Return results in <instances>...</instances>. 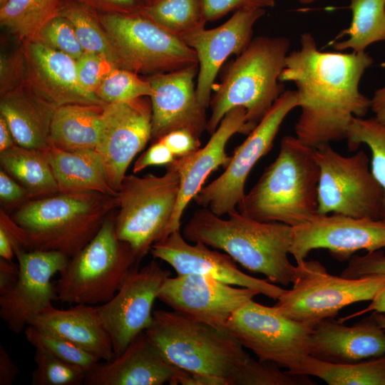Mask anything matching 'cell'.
Returning <instances> with one entry per match:
<instances>
[{
	"label": "cell",
	"mask_w": 385,
	"mask_h": 385,
	"mask_svg": "<svg viewBox=\"0 0 385 385\" xmlns=\"http://www.w3.org/2000/svg\"><path fill=\"white\" fill-rule=\"evenodd\" d=\"M198 66L145 78L153 93L151 139L155 142L167 133L179 129L200 138L207 130L206 108L198 101L194 79Z\"/></svg>",
	"instance_id": "d6986e66"
},
{
	"label": "cell",
	"mask_w": 385,
	"mask_h": 385,
	"mask_svg": "<svg viewBox=\"0 0 385 385\" xmlns=\"http://www.w3.org/2000/svg\"><path fill=\"white\" fill-rule=\"evenodd\" d=\"M76 63L77 76L81 86L88 92L96 95L103 78L113 68L116 67L104 57L86 51L76 60Z\"/></svg>",
	"instance_id": "b9f144b4"
},
{
	"label": "cell",
	"mask_w": 385,
	"mask_h": 385,
	"mask_svg": "<svg viewBox=\"0 0 385 385\" xmlns=\"http://www.w3.org/2000/svg\"><path fill=\"white\" fill-rule=\"evenodd\" d=\"M82 3L92 9L102 10L103 13L140 14L148 5L147 0H72Z\"/></svg>",
	"instance_id": "7dc6e473"
},
{
	"label": "cell",
	"mask_w": 385,
	"mask_h": 385,
	"mask_svg": "<svg viewBox=\"0 0 385 385\" xmlns=\"http://www.w3.org/2000/svg\"><path fill=\"white\" fill-rule=\"evenodd\" d=\"M21 51L24 85L42 99L56 108L73 103L107 104L81 86L72 57L36 39L24 41Z\"/></svg>",
	"instance_id": "7402d4cb"
},
{
	"label": "cell",
	"mask_w": 385,
	"mask_h": 385,
	"mask_svg": "<svg viewBox=\"0 0 385 385\" xmlns=\"http://www.w3.org/2000/svg\"><path fill=\"white\" fill-rule=\"evenodd\" d=\"M106 105L66 104L53 115L49 144L63 150L96 149Z\"/></svg>",
	"instance_id": "f1b7e54d"
},
{
	"label": "cell",
	"mask_w": 385,
	"mask_h": 385,
	"mask_svg": "<svg viewBox=\"0 0 385 385\" xmlns=\"http://www.w3.org/2000/svg\"><path fill=\"white\" fill-rule=\"evenodd\" d=\"M122 68L150 76L198 66L195 51L182 39L140 14H97Z\"/></svg>",
	"instance_id": "30bf717a"
},
{
	"label": "cell",
	"mask_w": 385,
	"mask_h": 385,
	"mask_svg": "<svg viewBox=\"0 0 385 385\" xmlns=\"http://www.w3.org/2000/svg\"><path fill=\"white\" fill-rule=\"evenodd\" d=\"M348 148L354 151L361 145L370 150L371 173L384 191V202L381 219L385 220V125L374 118L354 117L349 127Z\"/></svg>",
	"instance_id": "d590c367"
},
{
	"label": "cell",
	"mask_w": 385,
	"mask_h": 385,
	"mask_svg": "<svg viewBox=\"0 0 385 385\" xmlns=\"http://www.w3.org/2000/svg\"><path fill=\"white\" fill-rule=\"evenodd\" d=\"M145 333L165 359L189 372L230 379L250 356L229 331L155 310Z\"/></svg>",
	"instance_id": "8992f818"
},
{
	"label": "cell",
	"mask_w": 385,
	"mask_h": 385,
	"mask_svg": "<svg viewBox=\"0 0 385 385\" xmlns=\"http://www.w3.org/2000/svg\"><path fill=\"white\" fill-rule=\"evenodd\" d=\"M299 106L297 91L285 90L244 142L235 148L225 171L195 196L196 204L221 217L236 210L245 194V185L250 171L272 148L287 114Z\"/></svg>",
	"instance_id": "4fadbf2b"
},
{
	"label": "cell",
	"mask_w": 385,
	"mask_h": 385,
	"mask_svg": "<svg viewBox=\"0 0 385 385\" xmlns=\"http://www.w3.org/2000/svg\"><path fill=\"white\" fill-rule=\"evenodd\" d=\"M56 108L25 85L1 96L0 115L15 143L26 148L43 151L48 147Z\"/></svg>",
	"instance_id": "4316f807"
},
{
	"label": "cell",
	"mask_w": 385,
	"mask_h": 385,
	"mask_svg": "<svg viewBox=\"0 0 385 385\" xmlns=\"http://www.w3.org/2000/svg\"><path fill=\"white\" fill-rule=\"evenodd\" d=\"M150 252L154 258L169 264L178 274L210 276L228 284L252 289L274 300L284 291L266 280L242 272L227 254L211 250L200 242L188 243L180 230L155 242Z\"/></svg>",
	"instance_id": "44dd1931"
},
{
	"label": "cell",
	"mask_w": 385,
	"mask_h": 385,
	"mask_svg": "<svg viewBox=\"0 0 385 385\" xmlns=\"http://www.w3.org/2000/svg\"><path fill=\"white\" fill-rule=\"evenodd\" d=\"M157 0H147L148 5L155 2Z\"/></svg>",
	"instance_id": "6125c7cd"
},
{
	"label": "cell",
	"mask_w": 385,
	"mask_h": 385,
	"mask_svg": "<svg viewBox=\"0 0 385 385\" xmlns=\"http://www.w3.org/2000/svg\"><path fill=\"white\" fill-rule=\"evenodd\" d=\"M65 0H7L0 6L1 25L24 41L36 38L58 15Z\"/></svg>",
	"instance_id": "d6a6232c"
},
{
	"label": "cell",
	"mask_w": 385,
	"mask_h": 385,
	"mask_svg": "<svg viewBox=\"0 0 385 385\" xmlns=\"http://www.w3.org/2000/svg\"><path fill=\"white\" fill-rule=\"evenodd\" d=\"M385 354V331L371 317L353 326L327 319L316 324L309 355L333 363H354Z\"/></svg>",
	"instance_id": "d4e9b609"
},
{
	"label": "cell",
	"mask_w": 385,
	"mask_h": 385,
	"mask_svg": "<svg viewBox=\"0 0 385 385\" xmlns=\"http://www.w3.org/2000/svg\"><path fill=\"white\" fill-rule=\"evenodd\" d=\"M19 275V265L0 257V295L7 293L14 287Z\"/></svg>",
	"instance_id": "816d5d0a"
},
{
	"label": "cell",
	"mask_w": 385,
	"mask_h": 385,
	"mask_svg": "<svg viewBox=\"0 0 385 385\" xmlns=\"http://www.w3.org/2000/svg\"><path fill=\"white\" fill-rule=\"evenodd\" d=\"M181 385H230L227 379L213 375L183 371L176 381Z\"/></svg>",
	"instance_id": "f907efd6"
},
{
	"label": "cell",
	"mask_w": 385,
	"mask_h": 385,
	"mask_svg": "<svg viewBox=\"0 0 385 385\" xmlns=\"http://www.w3.org/2000/svg\"><path fill=\"white\" fill-rule=\"evenodd\" d=\"M140 14L182 40L205 29L207 22L200 0H157Z\"/></svg>",
	"instance_id": "836d02e7"
},
{
	"label": "cell",
	"mask_w": 385,
	"mask_h": 385,
	"mask_svg": "<svg viewBox=\"0 0 385 385\" xmlns=\"http://www.w3.org/2000/svg\"><path fill=\"white\" fill-rule=\"evenodd\" d=\"M28 325L62 337L100 359L110 361L115 357L98 307L76 304L66 309H59L51 305L33 317Z\"/></svg>",
	"instance_id": "484cf974"
},
{
	"label": "cell",
	"mask_w": 385,
	"mask_h": 385,
	"mask_svg": "<svg viewBox=\"0 0 385 385\" xmlns=\"http://www.w3.org/2000/svg\"><path fill=\"white\" fill-rule=\"evenodd\" d=\"M19 369L11 356L0 345V385H11L18 374Z\"/></svg>",
	"instance_id": "f5cc1de1"
},
{
	"label": "cell",
	"mask_w": 385,
	"mask_h": 385,
	"mask_svg": "<svg viewBox=\"0 0 385 385\" xmlns=\"http://www.w3.org/2000/svg\"><path fill=\"white\" fill-rule=\"evenodd\" d=\"M230 385H312L308 376L282 371L277 365L250 356L230 379Z\"/></svg>",
	"instance_id": "f35d334b"
},
{
	"label": "cell",
	"mask_w": 385,
	"mask_h": 385,
	"mask_svg": "<svg viewBox=\"0 0 385 385\" xmlns=\"http://www.w3.org/2000/svg\"><path fill=\"white\" fill-rule=\"evenodd\" d=\"M0 163L3 170L26 190L29 200L59 192L43 150L15 144L0 152Z\"/></svg>",
	"instance_id": "f546056e"
},
{
	"label": "cell",
	"mask_w": 385,
	"mask_h": 385,
	"mask_svg": "<svg viewBox=\"0 0 385 385\" xmlns=\"http://www.w3.org/2000/svg\"><path fill=\"white\" fill-rule=\"evenodd\" d=\"M314 155L319 168L318 214L381 219L384 191L364 151L346 157L327 144L314 148Z\"/></svg>",
	"instance_id": "8fae6325"
},
{
	"label": "cell",
	"mask_w": 385,
	"mask_h": 385,
	"mask_svg": "<svg viewBox=\"0 0 385 385\" xmlns=\"http://www.w3.org/2000/svg\"><path fill=\"white\" fill-rule=\"evenodd\" d=\"M152 93L146 78L131 71L114 67L103 78L96 93L105 103H112L150 97Z\"/></svg>",
	"instance_id": "74e56055"
},
{
	"label": "cell",
	"mask_w": 385,
	"mask_h": 385,
	"mask_svg": "<svg viewBox=\"0 0 385 385\" xmlns=\"http://www.w3.org/2000/svg\"><path fill=\"white\" fill-rule=\"evenodd\" d=\"M257 294L252 289L235 287L210 276L190 274L168 277L158 299L190 320L228 331L233 314Z\"/></svg>",
	"instance_id": "2e32d148"
},
{
	"label": "cell",
	"mask_w": 385,
	"mask_h": 385,
	"mask_svg": "<svg viewBox=\"0 0 385 385\" xmlns=\"http://www.w3.org/2000/svg\"><path fill=\"white\" fill-rule=\"evenodd\" d=\"M290 42L283 36H257L230 62L210 100L207 131L212 135L226 113L236 107L246 110L252 130L285 91L279 77L284 68Z\"/></svg>",
	"instance_id": "5b68a950"
},
{
	"label": "cell",
	"mask_w": 385,
	"mask_h": 385,
	"mask_svg": "<svg viewBox=\"0 0 385 385\" xmlns=\"http://www.w3.org/2000/svg\"><path fill=\"white\" fill-rule=\"evenodd\" d=\"M371 317L376 324L385 331V314L374 312Z\"/></svg>",
	"instance_id": "680465c9"
},
{
	"label": "cell",
	"mask_w": 385,
	"mask_h": 385,
	"mask_svg": "<svg viewBox=\"0 0 385 385\" xmlns=\"http://www.w3.org/2000/svg\"><path fill=\"white\" fill-rule=\"evenodd\" d=\"M200 3L205 20L212 21L232 11L274 7L275 0H200Z\"/></svg>",
	"instance_id": "ee69618b"
},
{
	"label": "cell",
	"mask_w": 385,
	"mask_h": 385,
	"mask_svg": "<svg viewBox=\"0 0 385 385\" xmlns=\"http://www.w3.org/2000/svg\"><path fill=\"white\" fill-rule=\"evenodd\" d=\"M227 215L223 219L207 208L197 210L185 225L183 236L224 251L247 270L262 274L272 282L292 284L296 266L288 258L292 227L258 221L237 210Z\"/></svg>",
	"instance_id": "3957f363"
},
{
	"label": "cell",
	"mask_w": 385,
	"mask_h": 385,
	"mask_svg": "<svg viewBox=\"0 0 385 385\" xmlns=\"http://www.w3.org/2000/svg\"><path fill=\"white\" fill-rule=\"evenodd\" d=\"M58 15L71 23L84 51L100 55L121 68L112 42L92 9L76 1L65 0Z\"/></svg>",
	"instance_id": "e575fe53"
},
{
	"label": "cell",
	"mask_w": 385,
	"mask_h": 385,
	"mask_svg": "<svg viewBox=\"0 0 385 385\" xmlns=\"http://www.w3.org/2000/svg\"><path fill=\"white\" fill-rule=\"evenodd\" d=\"M111 215L59 273L55 285L57 300L68 304H103L113 297L136 267L140 261L130 247L118 238Z\"/></svg>",
	"instance_id": "52a82bcc"
},
{
	"label": "cell",
	"mask_w": 385,
	"mask_h": 385,
	"mask_svg": "<svg viewBox=\"0 0 385 385\" xmlns=\"http://www.w3.org/2000/svg\"><path fill=\"white\" fill-rule=\"evenodd\" d=\"M265 14L262 8L240 9L220 26L202 29L183 38L197 57L196 95L205 108L210 106L211 92L220 68L230 56H239L248 46L252 40L253 26Z\"/></svg>",
	"instance_id": "ffe728a7"
},
{
	"label": "cell",
	"mask_w": 385,
	"mask_h": 385,
	"mask_svg": "<svg viewBox=\"0 0 385 385\" xmlns=\"http://www.w3.org/2000/svg\"><path fill=\"white\" fill-rule=\"evenodd\" d=\"M158 140L170 149L175 158L188 155L200 148V138L185 129L173 130Z\"/></svg>",
	"instance_id": "bcb514c9"
},
{
	"label": "cell",
	"mask_w": 385,
	"mask_h": 385,
	"mask_svg": "<svg viewBox=\"0 0 385 385\" xmlns=\"http://www.w3.org/2000/svg\"><path fill=\"white\" fill-rule=\"evenodd\" d=\"M316 1H317V0H299V1L301 4H311V3L314 2Z\"/></svg>",
	"instance_id": "91938a15"
},
{
	"label": "cell",
	"mask_w": 385,
	"mask_h": 385,
	"mask_svg": "<svg viewBox=\"0 0 385 385\" xmlns=\"http://www.w3.org/2000/svg\"><path fill=\"white\" fill-rule=\"evenodd\" d=\"M34 39L52 49L68 55L75 60L84 53L73 25L68 19L61 15L48 21Z\"/></svg>",
	"instance_id": "60d3db41"
},
{
	"label": "cell",
	"mask_w": 385,
	"mask_h": 385,
	"mask_svg": "<svg viewBox=\"0 0 385 385\" xmlns=\"http://www.w3.org/2000/svg\"><path fill=\"white\" fill-rule=\"evenodd\" d=\"M7 0H0V6L4 5L6 2Z\"/></svg>",
	"instance_id": "94428289"
},
{
	"label": "cell",
	"mask_w": 385,
	"mask_h": 385,
	"mask_svg": "<svg viewBox=\"0 0 385 385\" xmlns=\"http://www.w3.org/2000/svg\"><path fill=\"white\" fill-rule=\"evenodd\" d=\"M24 334L27 341L35 348L43 349L65 361L77 366L83 369L86 374L101 360L81 346L34 326L28 325L24 329Z\"/></svg>",
	"instance_id": "8d00e7d4"
},
{
	"label": "cell",
	"mask_w": 385,
	"mask_h": 385,
	"mask_svg": "<svg viewBox=\"0 0 385 385\" xmlns=\"http://www.w3.org/2000/svg\"><path fill=\"white\" fill-rule=\"evenodd\" d=\"M294 374L316 376L329 385H385V354L354 363H333L310 355Z\"/></svg>",
	"instance_id": "4dcf8cb0"
},
{
	"label": "cell",
	"mask_w": 385,
	"mask_h": 385,
	"mask_svg": "<svg viewBox=\"0 0 385 385\" xmlns=\"http://www.w3.org/2000/svg\"><path fill=\"white\" fill-rule=\"evenodd\" d=\"M385 247V220L354 217L341 214H317L292 227L289 254L296 264L306 260L316 249H326L339 261H345L359 250L367 252Z\"/></svg>",
	"instance_id": "9a60e30c"
},
{
	"label": "cell",
	"mask_w": 385,
	"mask_h": 385,
	"mask_svg": "<svg viewBox=\"0 0 385 385\" xmlns=\"http://www.w3.org/2000/svg\"><path fill=\"white\" fill-rule=\"evenodd\" d=\"M180 186L179 173L173 162L161 176L125 175L123 179L115 230L139 261L155 242L168 236Z\"/></svg>",
	"instance_id": "ba28073f"
},
{
	"label": "cell",
	"mask_w": 385,
	"mask_h": 385,
	"mask_svg": "<svg viewBox=\"0 0 385 385\" xmlns=\"http://www.w3.org/2000/svg\"><path fill=\"white\" fill-rule=\"evenodd\" d=\"M183 372L165 359L144 331L120 355L98 363L86 374L84 384L175 385Z\"/></svg>",
	"instance_id": "cb8c5ba5"
},
{
	"label": "cell",
	"mask_w": 385,
	"mask_h": 385,
	"mask_svg": "<svg viewBox=\"0 0 385 385\" xmlns=\"http://www.w3.org/2000/svg\"><path fill=\"white\" fill-rule=\"evenodd\" d=\"M369 312L385 314V286L379 292V293L375 297V298L371 301V303L369 304V306L366 308H365L364 309L361 311H359V312L352 314L348 317H345L342 319H340L339 322H344L348 319H350L353 317L367 313Z\"/></svg>",
	"instance_id": "11a10c76"
},
{
	"label": "cell",
	"mask_w": 385,
	"mask_h": 385,
	"mask_svg": "<svg viewBox=\"0 0 385 385\" xmlns=\"http://www.w3.org/2000/svg\"><path fill=\"white\" fill-rule=\"evenodd\" d=\"M376 274H385V255L381 250L353 255L340 275L353 279Z\"/></svg>",
	"instance_id": "7bdbcfd3"
},
{
	"label": "cell",
	"mask_w": 385,
	"mask_h": 385,
	"mask_svg": "<svg viewBox=\"0 0 385 385\" xmlns=\"http://www.w3.org/2000/svg\"><path fill=\"white\" fill-rule=\"evenodd\" d=\"M352 19L349 28L337 38L347 35V39L332 42L337 51L351 48L352 52H364L371 44L385 41V0H351Z\"/></svg>",
	"instance_id": "1f68e13d"
},
{
	"label": "cell",
	"mask_w": 385,
	"mask_h": 385,
	"mask_svg": "<svg viewBox=\"0 0 385 385\" xmlns=\"http://www.w3.org/2000/svg\"><path fill=\"white\" fill-rule=\"evenodd\" d=\"M370 108L375 114L374 118L385 125V86L374 92Z\"/></svg>",
	"instance_id": "db71d44e"
},
{
	"label": "cell",
	"mask_w": 385,
	"mask_h": 385,
	"mask_svg": "<svg viewBox=\"0 0 385 385\" xmlns=\"http://www.w3.org/2000/svg\"><path fill=\"white\" fill-rule=\"evenodd\" d=\"M170 275L155 260L134 268L112 299L98 307L115 356L153 323L154 302Z\"/></svg>",
	"instance_id": "5bb4252c"
},
{
	"label": "cell",
	"mask_w": 385,
	"mask_h": 385,
	"mask_svg": "<svg viewBox=\"0 0 385 385\" xmlns=\"http://www.w3.org/2000/svg\"><path fill=\"white\" fill-rule=\"evenodd\" d=\"M373 62L365 51H322L310 33L302 34L300 48L287 54L279 77L297 87L301 113L296 137L313 148L346 139L353 118L370 108L371 99L359 86Z\"/></svg>",
	"instance_id": "6da1fadb"
},
{
	"label": "cell",
	"mask_w": 385,
	"mask_h": 385,
	"mask_svg": "<svg viewBox=\"0 0 385 385\" xmlns=\"http://www.w3.org/2000/svg\"><path fill=\"white\" fill-rule=\"evenodd\" d=\"M175 157L170 149L160 140L153 142L152 145L143 153L133 166V173H137L147 167L153 165L165 166L171 163Z\"/></svg>",
	"instance_id": "c3c4849f"
},
{
	"label": "cell",
	"mask_w": 385,
	"mask_h": 385,
	"mask_svg": "<svg viewBox=\"0 0 385 385\" xmlns=\"http://www.w3.org/2000/svg\"><path fill=\"white\" fill-rule=\"evenodd\" d=\"M292 284L274 307L292 319L314 326L346 306L373 300L385 286V274L346 278L329 274L318 261L304 260L296 265Z\"/></svg>",
	"instance_id": "9c48e42d"
},
{
	"label": "cell",
	"mask_w": 385,
	"mask_h": 385,
	"mask_svg": "<svg viewBox=\"0 0 385 385\" xmlns=\"http://www.w3.org/2000/svg\"><path fill=\"white\" fill-rule=\"evenodd\" d=\"M118 197L97 192H57L26 200L11 216L1 211V225L16 250H54L69 257L97 234Z\"/></svg>",
	"instance_id": "7a4b0ae2"
},
{
	"label": "cell",
	"mask_w": 385,
	"mask_h": 385,
	"mask_svg": "<svg viewBox=\"0 0 385 385\" xmlns=\"http://www.w3.org/2000/svg\"><path fill=\"white\" fill-rule=\"evenodd\" d=\"M16 143L6 120L0 115V152L4 151Z\"/></svg>",
	"instance_id": "6f0895ef"
},
{
	"label": "cell",
	"mask_w": 385,
	"mask_h": 385,
	"mask_svg": "<svg viewBox=\"0 0 385 385\" xmlns=\"http://www.w3.org/2000/svg\"><path fill=\"white\" fill-rule=\"evenodd\" d=\"M25 83L24 58L21 51L14 57L1 58V94H4Z\"/></svg>",
	"instance_id": "f6af8a7d"
},
{
	"label": "cell",
	"mask_w": 385,
	"mask_h": 385,
	"mask_svg": "<svg viewBox=\"0 0 385 385\" xmlns=\"http://www.w3.org/2000/svg\"><path fill=\"white\" fill-rule=\"evenodd\" d=\"M43 152L59 192H97L118 195L108 184L102 160L96 149L63 150L49 144Z\"/></svg>",
	"instance_id": "83f0119b"
},
{
	"label": "cell",
	"mask_w": 385,
	"mask_h": 385,
	"mask_svg": "<svg viewBox=\"0 0 385 385\" xmlns=\"http://www.w3.org/2000/svg\"><path fill=\"white\" fill-rule=\"evenodd\" d=\"M314 150L296 136L283 137L277 158L245 194L237 210L258 221L291 227L317 215L319 168Z\"/></svg>",
	"instance_id": "277c9868"
},
{
	"label": "cell",
	"mask_w": 385,
	"mask_h": 385,
	"mask_svg": "<svg viewBox=\"0 0 385 385\" xmlns=\"http://www.w3.org/2000/svg\"><path fill=\"white\" fill-rule=\"evenodd\" d=\"M0 198L4 203L29 200L26 190L3 169L0 171Z\"/></svg>",
	"instance_id": "681fc988"
},
{
	"label": "cell",
	"mask_w": 385,
	"mask_h": 385,
	"mask_svg": "<svg viewBox=\"0 0 385 385\" xmlns=\"http://www.w3.org/2000/svg\"><path fill=\"white\" fill-rule=\"evenodd\" d=\"M19 275L14 287L0 295V317L8 329L19 334L30 319L57 300L52 277L66 267L69 257L54 250H15Z\"/></svg>",
	"instance_id": "ac0fdd59"
},
{
	"label": "cell",
	"mask_w": 385,
	"mask_h": 385,
	"mask_svg": "<svg viewBox=\"0 0 385 385\" xmlns=\"http://www.w3.org/2000/svg\"><path fill=\"white\" fill-rule=\"evenodd\" d=\"M145 97L107 103L96 150L111 188L118 192L128 167L151 139L152 108Z\"/></svg>",
	"instance_id": "e0dca14e"
},
{
	"label": "cell",
	"mask_w": 385,
	"mask_h": 385,
	"mask_svg": "<svg viewBox=\"0 0 385 385\" xmlns=\"http://www.w3.org/2000/svg\"><path fill=\"white\" fill-rule=\"evenodd\" d=\"M36 367L32 374L34 385H79L84 384L86 372L46 351L36 348Z\"/></svg>",
	"instance_id": "ab89813d"
},
{
	"label": "cell",
	"mask_w": 385,
	"mask_h": 385,
	"mask_svg": "<svg viewBox=\"0 0 385 385\" xmlns=\"http://www.w3.org/2000/svg\"><path fill=\"white\" fill-rule=\"evenodd\" d=\"M251 131L246 123V110L243 107L234 108L226 113L202 148L175 158L173 163L178 170L180 186L168 235L180 230L185 207L202 188L208 175L220 166L226 168L230 163L231 156L225 152L229 139L235 133L248 135Z\"/></svg>",
	"instance_id": "603a6c76"
},
{
	"label": "cell",
	"mask_w": 385,
	"mask_h": 385,
	"mask_svg": "<svg viewBox=\"0 0 385 385\" xmlns=\"http://www.w3.org/2000/svg\"><path fill=\"white\" fill-rule=\"evenodd\" d=\"M313 327L253 299L237 310L227 323V330L258 360L285 368L292 374L309 355Z\"/></svg>",
	"instance_id": "7c38bea8"
},
{
	"label": "cell",
	"mask_w": 385,
	"mask_h": 385,
	"mask_svg": "<svg viewBox=\"0 0 385 385\" xmlns=\"http://www.w3.org/2000/svg\"><path fill=\"white\" fill-rule=\"evenodd\" d=\"M14 255L12 240L7 231L0 225V257L12 261Z\"/></svg>",
	"instance_id": "9f6ffc18"
}]
</instances>
